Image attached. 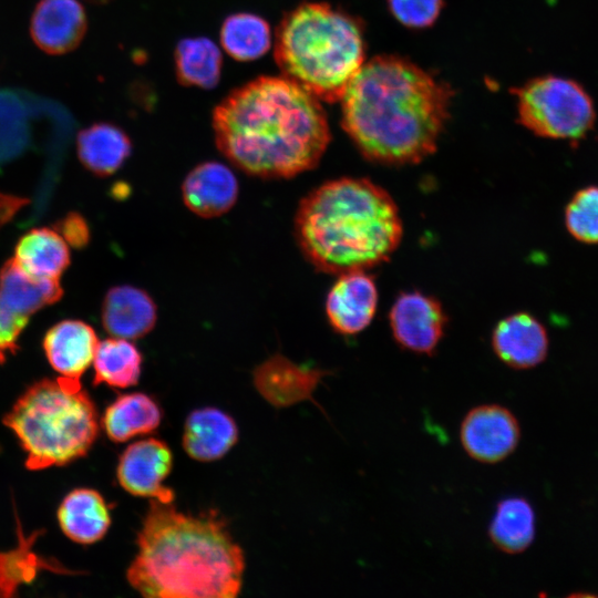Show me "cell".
<instances>
[{
	"mask_svg": "<svg viewBox=\"0 0 598 598\" xmlns=\"http://www.w3.org/2000/svg\"><path fill=\"white\" fill-rule=\"evenodd\" d=\"M218 150L261 178H290L318 165L330 140L313 94L285 76H260L227 95L213 114Z\"/></svg>",
	"mask_w": 598,
	"mask_h": 598,
	"instance_id": "6da1fadb",
	"label": "cell"
},
{
	"mask_svg": "<svg viewBox=\"0 0 598 598\" xmlns=\"http://www.w3.org/2000/svg\"><path fill=\"white\" fill-rule=\"evenodd\" d=\"M452 93L409 60L377 56L362 64L340 99L342 127L371 162L416 164L436 150Z\"/></svg>",
	"mask_w": 598,
	"mask_h": 598,
	"instance_id": "7a4b0ae2",
	"label": "cell"
},
{
	"mask_svg": "<svg viewBox=\"0 0 598 598\" xmlns=\"http://www.w3.org/2000/svg\"><path fill=\"white\" fill-rule=\"evenodd\" d=\"M128 584L152 598H234L245 558L226 520L216 512L184 514L151 499L137 534Z\"/></svg>",
	"mask_w": 598,
	"mask_h": 598,
	"instance_id": "3957f363",
	"label": "cell"
},
{
	"mask_svg": "<svg viewBox=\"0 0 598 598\" xmlns=\"http://www.w3.org/2000/svg\"><path fill=\"white\" fill-rule=\"evenodd\" d=\"M293 228L306 259L330 275L388 261L403 236L391 195L362 177L328 181L309 192L299 203Z\"/></svg>",
	"mask_w": 598,
	"mask_h": 598,
	"instance_id": "277c9868",
	"label": "cell"
},
{
	"mask_svg": "<svg viewBox=\"0 0 598 598\" xmlns=\"http://www.w3.org/2000/svg\"><path fill=\"white\" fill-rule=\"evenodd\" d=\"M275 60L282 76L320 101H340L364 63L362 30L327 3H302L277 29Z\"/></svg>",
	"mask_w": 598,
	"mask_h": 598,
	"instance_id": "5b68a950",
	"label": "cell"
},
{
	"mask_svg": "<svg viewBox=\"0 0 598 598\" xmlns=\"http://www.w3.org/2000/svg\"><path fill=\"white\" fill-rule=\"evenodd\" d=\"M18 437L32 471L71 463L90 451L97 411L80 380L42 379L18 398L2 420Z\"/></svg>",
	"mask_w": 598,
	"mask_h": 598,
	"instance_id": "8992f818",
	"label": "cell"
},
{
	"mask_svg": "<svg viewBox=\"0 0 598 598\" xmlns=\"http://www.w3.org/2000/svg\"><path fill=\"white\" fill-rule=\"evenodd\" d=\"M513 92L517 97L518 121L537 136L578 142L595 126L594 101L573 79L542 75Z\"/></svg>",
	"mask_w": 598,
	"mask_h": 598,
	"instance_id": "52a82bcc",
	"label": "cell"
},
{
	"mask_svg": "<svg viewBox=\"0 0 598 598\" xmlns=\"http://www.w3.org/2000/svg\"><path fill=\"white\" fill-rule=\"evenodd\" d=\"M520 440V426L507 408L481 404L472 408L460 426V441L465 453L483 464H496L507 458Z\"/></svg>",
	"mask_w": 598,
	"mask_h": 598,
	"instance_id": "ba28073f",
	"label": "cell"
},
{
	"mask_svg": "<svg viewBox=\"0 0 598 598\" xmlns=\"http://www.w3.org/2000/svg\"><path fill=\"white\" fill-rule=\"evenodd\" d=\"M389 322L392 336L402 349L431 357L443 339L447 317L436 298L413 290L396 297Z\"/></svg>",
	"mask_w": 598,
	"mask_h": 598,
	"instance_id": "9c48e42d",
	"label": "cell"
},
{
	"mask_svg": "<svg viewBox=\"0 0 598 598\" xmlns=\"http://www.w3.org/2000/svg\"><path fill=\"white\" fill-rule=\"evenodd\" d=\"M173 467L168 445L148 437L128 445L120 456L116 478L121 487L134 496L173 503L174 491L164 485Z\"/></svg>",
	"mask_w": 598,
	"mask_h": 598,
	"instance_id": "30bf717a",
	"label": "cell"
},
{
	"mask_svg": "<svg viewBox=\"0 0 598 598\" xmlns=\"http://www.w3.org/2000/svg\"><path fill=\"white\" fill-rule=\"evenodd\" d=\"M378 298L374 278L367 270L339 275L326 299L330 326L344 336L362 332L375 315Z\"/></svg>",
	"mask_w": 598,
	"mask_h": 598,
	"instance_id": "8fae6325",
	"label": "cell"
},
{
	"mask_svg": "<svg viewBox=\"0 0 598 598\" xmlns=\"http://www.w3.org/2000/svg\"><path fill=\"white\" fill-rule=\"evenodd\" d=\"M86 29L85 10L78 0H40L30 19L33 42L51 55L76 49Z\"/></svg>",
	"mask_w": 598,
	"mask_h": 598,
	"instance_id": "7c38bea8",
	"label": "cell"
},
{
	"mask_svg": "<svg viewBox=\"0 0 598 598\" xmlns=\"http://www.w3.org/2000/svg\"><path fill=\"white\" fill-rule=\"evenodd\" d=\"M491 340L496 357L515 370L539 365L547 358L549 350L545 326L525 311L512 313L498 321Z\"/></svg>",
	"mask_w": 598,
	"mask_h": 598,
	"instance_id": "4fadbf2b",
	"label": "cell"
},
{
	"mask_svg": "<svg viewBox=\"0 0 598 598\" xmlns=\"http://www.w3.org/2000/svg\"><path fill=\"white\" fill-rule=\"evenodd\" d=\"M99 339L94 329L78 319H65L49 328L42 348L60 377L80 380L92 364Z\"/></svg>",
	"mask_w": 598,
	"mask_h": 598,
	"instance_id": "5bb4252c",
	"label": "cell"
},
{
	"mask_svg": "<svg viewBox=\"0 0 598 598\" xmlns=\"http://www.w3.org/2000/svg\"><path fill=\"white\" fill-rule=\"evenodd\" d=\"M238 192V181L233 171L215 161L195 166L182 184L185 205L204 218L227 213L235 205Z\"/></svg>",
	"mask_w": 598,
	"mask_h": 598,
	"instance_id": "9a60e30c",
	"label": "cell"
},
{
	"mask_svg": "<svg viewBox=\"0 0 598 598\" xmlns=\"http://www.w3.org/2000/svg\"><path fill=\"white\" fill-rule=\"evenodd\" d=\"M101 319L103 328L112 337L140 339L156 323V303L143 289L130 285L115 286L103 299Z\"/></svg>",
	"mask_w": 598,
	"mask_h": 598,
	"instance_id": "2e32d148",
	"label": "cell"
},
{
	"mask_svg": "<svg viewBox=\"0 0 598 598\" xmlns=\"http://www.w3.org/2000/svg\"><path fill=\"white\" fill-rule=\"evenodd\" d=\"M238 440L234 419L224 411L206 406L192 411L184 425L183 447L199 462H212L226 455Z\"/></svg>",
	"mask_w": 598,
	"mask_h": 598,
	"instance_id": "e0dca14e",
	"label": "cell"
},
{
	"mask_svg": "<svg viewBox=\"0 0 598 598\" xmlns=\"http://www.w3.org/2000/svg\"><path fill=\"white\" fill-rule=\"evenodd\" d=\"M58 522L66 537L78 544L89 545L105 536L111 525V514L97 491L76 488L60 504Z\"/></svg>",
	"mask_w": 598,
	"mask_h": 598,
	"instance_id": "ac0fdd59",
	"label": "cell"
},
{
	"mask_svg": "<svg viewBox=\"0 0 598 598\" xmlns=\"http://www.w3.org/2000/svg\"><path fill=\"white\" fill-rule=\"evenodd\" d=\"M131 151L132 143L127 134L107 122L94 123L81 130L76 137V153L81 164L99 177L118 171Z\"/></svg>",
	"mask_w": 598,
	"mask_h": 598,
	"instance_id": "d6986e66",
	"label": "cell"
},
{
	"mask_svg": "<svg viewBox=\"0 0 598 598\" xmlns=\"http://www.w3.org/2000/svg\"><path fill=\"white\" fill-rule=\"evenodd\" d=\"M62 296L59 280L33 277L13 258L0 268V306L3 308L31 317L59 301Z\"/></svg>",
	"mask_w": 598,
	"mask_h": 598,
	"instance_id": "ffe728a7",
	"label": "cell"
},
{
	"mask_svg": "<svg viewBox=\"0 0 598 598\" xmlns=\"http://www.w3.org/2000/svg\"><path fill=\"white\" fill-rule=\"evenodd\" d=\"M163 410L143 392L117 396L104 411L101 424L107 437L116 443L154 432L161 424Z\"/></svg>",
	"mask_w": 598,
	"mask_h": 598,
	"instance_id": "44dd1931",
	"label": "cell"
},
{
	"mask_svg": "<svg viewBox=\"0 0 598 598\" xmlns=\"http://www.w3.org/2000/svg\"><path fill=\"white\" fill-rule=\"evenodd\" d=\"M13 259L33 277L56 280L71 262L65 240L48 227L33 228L21 236Z\"/></svg>",
	"mask_w": 598,
	"mask_h": 598,
	"instance_id": "7402d4cb",
	"label": "cell"
},
{
	"mask_svg": "<svg viewBox=\"0 0 598 598\" xmlns=\"http://www.w3.org/2000/svg\"><path fill=\"white\" fill-rule=\"evenodd\" d=\"M535 533V512L526 498L511 496L498 502L488 526V537L497 549L520 554L533 544Z\"/></svg>",
	"mask_w": 598,
	"mask_h": 598,
	"instance_id": "603a6c76",
	"label": "cell"
},
{
	"mask_svg": "<svg viewBox=\"0 0 598 598\" xmlns=\"http://www.w3.org/2000/svg\"><path fill=\"white\" fill-rule=\"evenodd\" d=\"M143 357L140 350L123 338H111L99 342L93 359V384H106L126 389L137 384L142 372Z\"/></svg>",
	"mask_w": 598,
	"mask_h": 598,
	"instance_id": "cb8c5ba5",
	"label": "cell"
},
{
	"mask_svg": "<svg viewBox=\"0 0 598 598\" xmlns=\"http://www.w3.org/2000/svg\"><path fill=\"white\" fill-rule=\"evenodd\" d=\"M223 58L219 48L208 38H187L175 50L178 81L202 89L214 87L220 78Z\"/></svg>",
	"mask_w": 598,
	"mask_h": 598,
	"instance_id": "d4e9b609",
	"label": "cell"
},
{
	"mask_svg": "<svg viewBox=\"0 0 598 598\" xmlns=\"http://www.w3.org/2000/svg\"><path fill=\"white\" fill-rule=\"evenodd\" d=\"M220 42L231 58L239 61L255 60L262 56L270 47V28L256 14L235 13L224 21Z\"/></svg>",
	"mask_w": 598,
	"mask_h": 598,
	"instance_id": "484cf974",
	"label": "cell"
},
{
	"mask_svg": "<svg viewBox=\"0 0 598 598\" xmlns=\"http://www.w3.org/2000/svg\"><path fill=\"white\" fill-rule=\"evenodd\" d=\"M564 221L575 240L598 244V185H588L574 193L565 207Z\"/></svg>",
	"mask_w": 598,
	"mask_h": 598,
	"instance_id": "4316f807",
	"label": "cell"
},
{
	"mask_svg": "<svg viewBox=\"0 0 598 598\" xmlns=\"http://www.w3.org/2000/svg\"><path fill=\"white\" fill-rule=\"evenodd\" d=\"M20 545L14 550L0 553V589H9V594L13 589L10 579H12L14 588L24 582L14 570L22 574L29 582L34 578L38 569L43 567V561L38 560V557L30 551L27 542Z\"/></svg>",
	"mask_w": 598,
	"mask_h": 598,
	"instance_id": "83f0119b",
	"label": "cell"
},
{
	"mask_svg": "<svg viewBox=\"0 0 598 598\" xmlns=\"http://www.w3.org/2000/svg\"><path fill=\"white\" fill-rule=\"evenodd\" d=\"M442 0H389L391 13L410 28H425L439 17Z\"/></svg>",
	"mask_w": 598,
	"mask_h": 598,
	"instance_id": "f1b7e54d",
	"label": "cell"
},
{
	"mask_svg": "<svg viewBox=\"0 0 598 598\" xmlns=\"http://www.w3.org/2000/svg\"><path fill=\"white\" fill-rule=\"evenodd\" d=\"M29 316L20 315L0 306V364L9 355H14L19 347V339L29 323Z\"/></svg>",
	"mask_w": 598,
	"mask_h": 598,
	"instance_id": "f546056e",
	"label": "cell"
},
{
	"mask_svg": "<svg viewBox=\"0 0 598 598\" xmlns=\"http://www.w3.org/2000/svg\"><path fill=\"white\" fill-rule=\"evenodd\" d=\"M61 237L76 249H82L90 243V227L82 215L71 212L58 220L54 226Z\"/></svg>",
	"mask_w": 598,
	"mask_h": 598,
	"instance_id": "4dcf8cb0",
	"label": "cell"
},
{
	"mask_svg": "<svg viewBox=\"0 0 598 598\" xmlns=\"http://www.w3.org/2000/svg\"><path fill=\"white\" fill-rule=\"evenodd\" d=\"M86 1H90L93 3H103V2H107L109 0H86Z\"/></svg>",
	"mask_w": 598,
	"mask_h": 598,
	"instance_id": "1f68e13d",
	"label": "cell"
}]
</instances>
